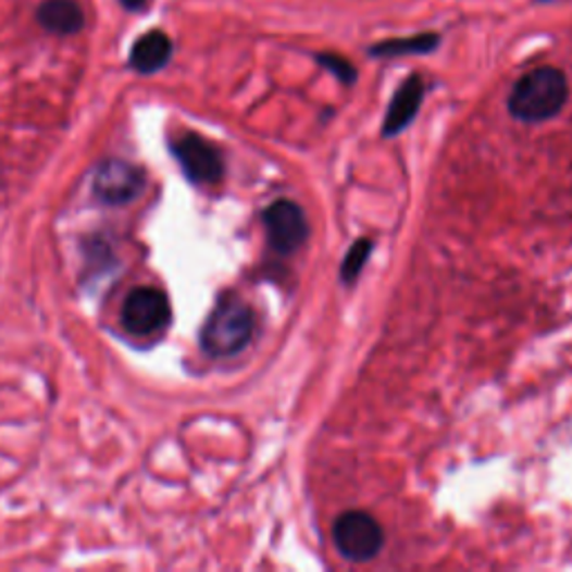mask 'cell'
Returning <instances> with one entry per match:
<instances>
[{"instance_id":"1","label":"cell","mask_w":572,"mask_h":572,"mask_svg":"<svg viewBox=\"0 0 572 572\" xmlns=\"http://www.w3.org/2000/svg\"><path fill=\"white\" fill-rule=\"evenodd\" d=\"M568 101V78L557 67H537L523 74L510 97L508 110L523 124H542L557 116Z\"/></svg>"},{"instance_id":"2","label":"cell","mask_w":572,"mask_h":572,"mask_svg":"<svg viewBox=\"0 0 572 572\" xmlns=\"http://www.w3.org/2000/svg\"><path fill=\"white\" fill-rule=\"evenodd\" d=\"M256 318L247 302L239 298H224L209 315L201 329V347L213 358H228L239 353L251 343Z\"/></svg>"},{"instance_id":"3","label":"cell","mask_w":572,"mask_h":572,"mask_svg":"<svg viewBox=\"0 0 572 572\" xmlns=\"http://www.w3.org/2000/svg\"><path fill=\"white\" fill-rule=\"evenodd\" d=\"M334 544L345 559L360 563L374 559L381 552L385 535L381 523L372 514L362 510H351L336 519Z\"/></svg>"},{"instance_id":"4","label":"cell","mask_w":572,"mask_h":572,"mask_svg":"<svg viewBox=\"0 0 572 572\" xmlns=\"http://www.w3.org/2000/svg\"><path fill=\"white\" fill-rule=\"evenodd\" d=\"M264 228L277 256H294L309 237V224L298 203L279 199L264 211Z\"/></svg>"},{"instance_id":"5","label":"cell","mask_w":572,"mask_h":572,"mask_svg":"<svg viewBox=\"0 0 572 572\" xmlns=\"http://www.w3.org/2000/svg\"><path fill=\"white\" fill-rule=\"evenodd\" d=\"M144 186H146L144 171L135 166V163L121 161V159L103 161L92 179L95 195L101 201L112 203V207H121V203H128L137 199Z\"/></svg>"},{"instance_id":"6","label":"cell","mask_w":572,"mask_h":572,"mask_svg":"<svg viewBox=\"0 0 572 572\" xmlns=\"http://www.w3.org/2000/svg\"><path fill=\"white\" fill-rule=\"evenodd\" d=\"M171 302L157 289H135L121 309V322L135 336H150L169 324Z\"/></svg>"},{"instance_id":"7","label":"cell","mask_w":572,"mask_h":572,"mask_svg":"<svg viewBox=\"0 0 572 572\" xmlns=\"http://www.w3.org/2000/svg\"><path fill=\"white\" fill-rule=\"evenodd\" d=\"M175 157L184 175L195 184H213L224 173L220 150L199 135H186L175 144Z\"/></svg>"},{"instance_id":"8","label":"cell","mask_w":572,"mask_h":572,"mask_svg":"<svg viewBox=\"0 0 572 572\" xmlns=\"http://www.w3.org/2000/svg\"><path fill=\"white\" fill-rule=\"evenodd\" d=\"M425 97V84L419 74H412L410 78L405 80V84L396 90L387 116L383 121V135L385 137H396L400 135L407 126L412 124L416 119L421 103Z\"/></svg>"},{"instance_id":"9","label":"cell","mask_w":572,"mask_h":572,"mask_svg":"<svg viewBox=\"0 0 572 572\" xmlns=\"http://www.w3.org/2000/svg\"><path fill=\"white\" fill-rule=\"evenodd\" d=\"M173 59V40L166 32L152 29L135 40L130 50V67L139 74H154Z\"/></svg>"},{"instance_id":"10","label":"cell","mask_w":572,"mask_h":572,"mask_svg":"<svg viewBox=\"0 0 572 572\" xmlns=\"http://www.w3.org/2000/svg\"><path fill=\"white\" fill-rule=\"evenodd\" d=\"M36 21L40 27L59 36L78 34L86 27V14L76 0H46L36 10Z\"/></svg>"},{"instance_id":"11","label":"cell","mask_w":572,"mask_h":572,"mask_svg":"<svg viewBox=\"0 0 572 572\" xmlns=\"http://www.w3.org/2000/svg\"><path fill=\"white\" fill-rule=\"evenodd\" d=\"M440 38L438 34H416L407 38H389L381 40V43L372 46L370 54L381 57V59H394V57H407V54H430L438 48Z\"/></svg>"},{"instance_id":"12","label":"cell","mask_w":572,"mask_h":572,"mask_svg":"<svg viewBox=\"0 0 572 572\" xmlns=\"http://www.w3.org/2000/svg\"><path fill=\"white\" fill-rule=\"evenodd\" d=\"M372 247H374L372 239H358L349 249V253L345 256L343 266H340V277L345 284H351L360 275L364 262L370 260V256H372Z\"/></svg>"},{"instance_id":"13","label":"cell","mask_w":572,"mask_h":572,"mask_svg":"<svg viewBox=\"0 0 572 572\" xmlns=\"http://www.w3.org/2000/svg\"><path fill=\"white\" fill-rule=\"evenodd\" d=\"M318 63H320L324 70H329L338 80H343V84H347V86H351L353 80H356V76H358L356 67H353L347 59H343V57H338V54H329V52H326V54H318Z\"/></svg>"},{"instance_id":"14","label":"cell","mask_w":572,"mask_h":572,"mask_svg":"<svg viewBox=\"0 0 572 572\" xmlns=\"http://www.w3.org/2000/svg\"><path fill=\"white\" fill-rule=\"evenodd\" d=\"M146 3H148V0H121V5H124V8L130 10V12L141 10Z\"/></svg>"}]
</instances>
